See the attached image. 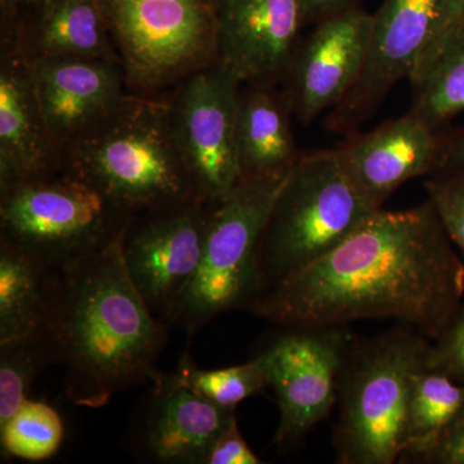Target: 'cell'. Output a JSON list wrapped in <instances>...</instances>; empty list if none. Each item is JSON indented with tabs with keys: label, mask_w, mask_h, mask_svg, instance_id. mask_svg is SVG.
<instances>
[{
	"label": "cell",
	"mask_w": 464,
	"mask_h": 464,
	"mask_svg": "<svg viewBox=\"0 0 464 464\" xmlns=\"http://www.w3.org/2000/svg\"><path fill=\"white\" fill-rule=\"evenodd\" d=\"M241 82L217 63L181 82L169 97L174 132L200 197L224 200L240 181L237 128Z\"/></svg>",
	"instance_id": "8fae6325"
},
{
	"label": "cell",
	"mask_w": 464,
	"mask_h": 464,
	"mask_svg": "<svg viewBox=\"0 0 464 464\" xmlns=\"http://www.w3.org/2000/svg\"><path fill=\"white\" fill-rule=\"evenodd\" d=\"M288 173L240 179L217 203L199 270L169 328L182 329L192 338L219 314L246 310L257 297L258 244Z\"/></svg>",
	"instance_id": "52a82bcc"
},
{
	"label": "cell",
	"mask_w": 464,
	"mask_h": 464,
	"mask_svg": "<svg viewBox=\"0 0 464 464\" xmlns=\"http://www.w3.org/2000/svg\"><path fill=\"white\" fill-rule=\"evenodd\" d=\"M172 375L181 386L227 411H235L241 401L258 395L268 387L264 362L259 356L246 364L204 371L198 368L186 351Z\"/></svg>",
	"instance_id": "cb8c5ba5"
},
{
	"label": "cell",
	"mask_w": 464,
	"mask_h": 464,
	"mask_svg": "<svg viewBox=\"0 0 464 464\" xmlns=\"http://www.w3.org/2000/svg\"><path fill=\"white\" fill-rule=\"evenodd\" d=\"M415 462L464 464V408Z\"/></svg>",
	"instance_id": "f546056e"
},
{
	"label": "cell",
	"mask_w": 464,
	"mask_h": 464,
	"mask_svg": "<svg viewBox=\"0 0 464 464\" xmlns=\"http://www.w3.org/2000/svg\"><path fill=\"white\" fill-rule=\"evenodd\" d=\"M440 148L435 128L409 112L335 151L360 191L382 208L400 186L438 169Z\"/></svg>",
	"instance_id": "e0dca14e"
},
{
	"label": "cell",
	"mask_w": 464,
	"mask_h": 464,
	"mask_svg": "<svg viewBox=\"0 0 464 464\" xmlns=\"http://www.w3.org/2000/svg\"><path fill=\"white\" fill-rule=\"evenodd\" d=\"M130 219L63 172L0 186V243L58 270L118 239Z\"/></svg>",
	"instance_id": "8992f818"
},
{
	"label": "cell",
	"mask_w": 464,
	"mask_h": 464,
	"mask_svg": "<svg viewBox=\"0 0 464 464\" xmlns=\"http://www.w3.org/2000/svg\"><path fill=\"white\" fill-rule=\"evenodd\" d=\"M411 114L432 128L464 111V17L440 34L409 75Z\"/></svg>",
	"instance_id": "7402d4cb"
},
{
	"label": "cell",
	"mask_w": 464,
	"mask_h": 464,
	"mask_svg": "<svg viewBox=\"0 0 464 464\" xmlns=\"http://www.w3.org/2000/svg\"><path fill=\"white\" fill-rule=\"evenodd\" d=\"M353 5H355V0H302L304 25L320 23V21L346 11Z\"/></svg>",
	"instance_id": "1f68e13d"
},
{
	"label": "cell",
	"mask_w": 464,
	"mask_h": 464,
	"mask_svg": "<svg viewBox=\"0 0 464 464\" xmlns=\"http://www.w3.org/2000/svg\"><path fill=\"white\" fill-rule=\"evenodd\" d=\"M424 186L449 237L464 255V170H449Z\"/></svg>",
	"instance_id": "4316f807"
},
{
	"label": "cell",
	"mask_w": 464,
	"mask_h": 464,
	"mask_svg": "<svg viewBox=\"0 0 464 464\" xmlns=\"http://www.w3.org/2000/svg\"><path fill=\"white\" fill-rule=\"evenodd\" d=\"M284 329L258 355L276 393L280 420L274 442L283 450L331 413L348 350L341 328Z\"/></svg>",
	"instance_id": "7c38bea8"
},
{
	"label": "cell",
	"mask_w": 464,
	"mask_h": 464,
	"mask_svg": "<svg viewBox=\"0 0 464 464\" xmlns=\"http://www.w3.org/2000/svg\"><path fill=\"white\" fill-rule=\"evenodd\" d=\"M29 63L14 48L0 56V186L61 173Z\"/></svg>",
	"instance_id": "ac0fdd59"
},
{
	"label": "cell",
	"mask_w": 464,
	"mask_h": 464,
	"mask_svg": "<svg viewBox=\"0 0 464 464\" xmlns=\"http://www.w3.org/2000/svg\"><path fill=\"white\" fill-rule=\"evenodd\" d=\"M237 426V415L231 418L208 451L206 464H259Z\"/></svg>",
	"instance_id": "f1b7e54d"
},
{
	"label": "cell",
	"mask_w": 464,
	"mask_h": 464,
	"mask_svg": "<svg viewBox=\"0 0 464 464\" xmlns=\"http://www.w3.org/2000/svg\"><path fill=\"white\" fill-rule=\"evenodd\" d=\"M216 206L195 200L143 213L121 234L125 268L152 315L167 325L199 270Z\"/></svg>",
	"instance_id": "30bf717a"
},
{
	"label": "cell",
	"mask_w": 464,
	"mask_h": 464,
	"mask_svg": "<svg viewBox=\"0 0 464 464\" xmlns=\"http://www.w3.org/2000/svg\"><path fill=\"white\" fill-rule=\"evenodd\" d=\"M130 424V451L158 464H206L208 451L235 411L219 408L157 371Z\"/></svg>",
	"instance_id": "5bb4252c"
},
{
	"label": "cell",
	"mask_w": 464,
	"mask_h": 464,
	"mask_svg": "<svg viewBox=\"0 0 464 464\" xmlns=\"http://www.w3.org/2000/svg\"><path fill=\"white\" fill-rule=\"evenodd\" d=\"M218 63L243 84L283 79L304 25L302 0H212Z\"/></svg>",
	"instance_id": "9a60e30c"
},
{
	"label": "cell",
	"mask_w": 464,
	"mask_h": 464,
	"mask_svg": "<svg viewBox=\"0 0 464 464\" xmlns=\"http://www.w3.org/2000/svg\"><path fill=\"white\" fill-rule=\"evenodd\" d=\"M61 285V270L0 243V343L43 334Z\"/></svg>",
	"instance_id": "44dd1931"
},
{
	"label": "cell",
	"mask_w": 464,
	"mask_h": 464,
	"mask_svg": "<svg viewBox=\"0 0 464 464\" xmlns=\"http://www.w3.org/2000/svg\"><path fill=\"white\" fill-rule=\"evenodd\" d=\"M121 240L61 270L43 332L53 364L65 369L67 398L84 408H102L116 393L151 381L169 333L134 286Z\"/></svg>",
	"instance_id": "7a4b0ae2"
},
{
	"label": "cell",
	"mask_w": 464,
	"mask_h": 464,
	"mask_svg": "<svg viewBox=\"0 0 464 464\" xmlns=\"http://www.w3.org/2000/svg\"><path fill=\"white\" fill-rule=\"evenodd\" d=\"M431 201L378 209L347 239L259 293L246 310L283 328L393 319L438 338L460 308L464 264Z\"/></svg>",
	"instance_id": "6da1fadb"
},
{
	"label": "cell",
	"mask_w": 464,
	"mask_h": 464,
	"mask_svg": "<svg viewBox=\"0 0 464 464\" xmlns=\"http://www.w3.org/2000/svg\"><path fill=\"white\" fill-rule=\"evenodd\" d=\"M132 93L154 94L218 63L212 0H102Z\"/></svg>",
	"instance_id": "ba28073f"
},
{
	"label": "cell",
	"mask_w": 464,
	"mask_h": 464,
	"mask_svg": "<svg viewBox=\"0 0 464 464\" xmlns=\"http://www.w3.org/2000/svg\"><path fill=\"white\" fill-rule=\"evenodd\" d=\"M61 172L91 186L130 218L204 200L177 141L169 99L151 94H125L66 143Z\"/></svg>",
	"instance_id": "3957f363"
},
{
	"label": "cell",
	"mask_w": 464,
	"mask_h": 464,
	"mask_svg": "<svg viewBox=\"0 0 464 464\" xmlns=\"http://www.w3.org/2000/svg\"><path fill=\"white\" fill-rule=\"evenodd\" d=\"M373 14L356 5L317 23L284 72L293 114L310 124L346 96L364 66Z\"/></svg>",
	"instance_id": "4fadbf2b"
},
{
	"label": "cell",
	"mask_w": 464,
	"mask_h": 464,
	"mask_svg": "<svg viewBox=\"0 0 464 464\" xmlns=\"http://www.w3.org/2000/svg\"><path fill=\"white\" fill-rule=\"evenodd\" d=\"M464 408V383L426 365L415 374L406 414L405 447L399 462L427 450Z\"/></svg>",
	"instance_id": "603a6c76"
},
{
	"label": "cell",
	"mask_w": 464,
	"mask_h": 464,
	"mask_svg": "<svg viewBox=\"0 0 464 464\" xmlns=\"http://www.w3.org/2000/svg\"><path fill=\"white\" fill-rule=\"evenodd\" d=\"M63 435L65 426L56 409L47 402L27 399L0 426L2 457L29 462L50 459L63 444Z\"/></svg>",
	"instance_id": "d4e9b609"
},
{
	"label": "cell",
	"mask_w": 464,
	"mask_h": 464,
	"mask_svg": "<svg viewBox=\"0 0 464 464\" xmlns=\"http://www.w3.org/2000/svg\"><path fill=\"white\" fill-rule=\"evenodd\" d=\"M241 88L237 143L241 179L289 172L301 158L290 128L292 109L275 84Z\"/></svg>",
	"instance_id": "ffe728a7"
},
{
	"label": "cell",
	"mask_w": 464,
	"mask_h": 464,
	"mask_svg": "<svg viewBox=\"0 0 464 464\" xmlns=\"http://www.w3.org/2000/svg\"><path fill=\"white\" fill-rule=\"evenodd\" d=\"M462 16L464 17V3H463V14H462Z\"/></svg>",
	"instance_id": "e575fe53"
},
{
	"label": "cell",
	"mask_w": 464,
	"mask_h": 464,
	"mask_svg": "<svg viewBox=\"0 0 464 464\" xmlns=\"http://www.w3.org/2000/svg\"><path fill=\"white\" fill-rule=\"evenodd\" d=\"M464 0H383L372 21L362 72L337 106L328 127L350 130L364 121L402 79L409 78L427 48L458 18Z\"/></svg>",
	"instance_id": "9c48e42d"
},
{
	"label": "cell",
	"mask_w": 464,
	"mask_h": 464,
	"mask_svg": "<svg viewBox=\"0 0 464 464\" xmlns=\"http://www.w3.org/2000/svg\"><path fill=\"white\" fill-rule=\"evenodd\" d=\"M39 0H0L2 43L11 42L24 18L38 5Z\"/></svg>",
	"instance_id": "4dcf8cb0"
},
{
	"label": "cell",
	"mask_w": 464,
	"mask_h": 464,
	"mask_svg": "<svg viewBox=\"0 0 464 464\" xmlns=\"http://www.w3.org/2000/svg\"><path fill=\"white\" fill-rule=\"evenodd\" d=\"M433 341L427 353V368L464 383V307Z\"/></svg>",
	"instance_id": "83f0119b"
},
{
	"label": "cell",
	"mask_w": 464,
	"mask_h": 464,
	"mask_svg": "<svg viewBox=\"0 0 464 464\" xmlns=\"http://www.w3.org/2000/svg\"><path fill=\"white\" fill-rule=\"evenodd\" d=\"M438 169L464 170V132L441 143Z\"/></svg>",
	"instance_id": "d6a6232c"
},
{
	"label": "cell",
	"mask_w": 464,
	"mask_h": 464,
	"mask_svg": "<svg viewBox=\"0 0 464 464\" xmlns=\"http://www.w3.org/2000/svg\"><path fill=\"white\" fill-rule=\"evenodd\" d=\"M29 65L43 114L61 151L66 143L114 110L127 94L121 63L44 58Z\"/></svg>",
	"instance_id": "2e32d148"
},
{
	"label": "cell",
	"mask_w": 464,
	"mask_h": 464,
	"mask_svg": "<svg viewBox=\"0 0 464 464\" xmlns=\"http://www.w3.org/2000/svg\"><path fill=\"white\" fill-rule=\"evenodd\" d=\"M53 364L44 335L0 343V426L29 399L36 377Z\"/></svg>",
	"instance_id": "484cf974"
},
{
	"label": "cell",
	"mask_w": 464,
	"mask_h": 464,
	"mask_svg": "<svg viewBox=\"0 0 464 464\" xmlns=\"http://www.w3.org/2000/svg\"><path fill=\"white\" fill-rule=\"evenodd\" d=\"M378 209L350 179L335 150L301 155L259 240L258 295L335 248Z\"/></svg>",
	"instance_id": "277c9868"
},
{
	"label": "cell",
	"mask_w": 464,
	"mask_h": 464,
	"mask_svg": "<svg viewBox=\"0 0 464 464\" xmlns=\"http://www.w3.org/2000/svg\"><path fill=\"white\" fill-rule=\"evenodd\" d=\"M43 2H44V0H39V2H38V5H36V7H39V5H41ZM36 7H35V8H36ZM35 8H34V9H35Z\"/></svg>",
	"instance_id": "836d02e7"
},
{
	"label": "cell",
	"mask_w": 464,
	"mask_h": 464,
	"mask_svg": "<svg viewBox=\"0 0 464 464\" xmlns=\"http://www.w3.org/2000/svg\"><path fill=\"white\" fill-rule=\"evenodd\" d=\"M2 47L14 48L29 63L44 58L121 63L102 0H44L24 18L14 38Z\"/></svg>",
	"instance_id": "d6986e66"
},
{
	"label": "cell",
	"mask_w": 464,
	"mask_h": 464,
	"mask_svg": "<svg viewBox=\"0 0 464 464\" xmlns=\"http://www.w3.org/2000/svg\"><path fill=\"white\" fill-rule=\"evenodd\" d=\"M426 335L404 325L348 351L342 368L338 462L393 464L405 447L406 414L415 374L426 365Z\"/></svg>",
	"instance_id": "5b68a950"
}]
</instances>
